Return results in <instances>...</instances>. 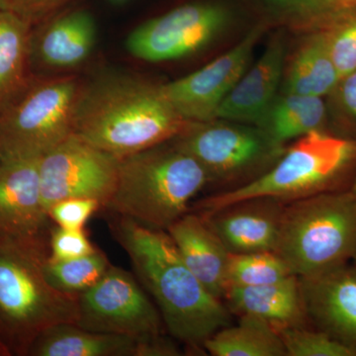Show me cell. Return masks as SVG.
<instances>
[{
  "instance_id": "obj_9",
  "label": "cell",
  "mask_w": 356,
  "mask_h": 356,
  "mask_svg": "<svg viewBox=\"0 0 356 356\" xmlns=\"http://www.w3.org/2000/svg\"><path fill=\"white\" fill-rule=\"evenodd\" d=\"M76 325L145 341L163 334V318L135 277L110 266L102 280L77 296Z\"/></svg>"
},
{
  "instance_id": "obj_35",
  "label": "cell",
  "mask_w": 356,
  "mask_h": 356,
  "mask_svg": "<svg viewBox=\"0 0 356 356\" xmlns=\"http://www.w3.org/2000/svg\"><path fill=\"white\" fill-rule=\"evenodd\" d=\"M112 4H115V6H123V4L127 3L130 0H109Z\"/></svg>"
},
{
  "instance_id": "obj_26",
  "label": "cell",
  "mask_w": 356,
  "mask_h": 356,
  "mask_svg": "<svg viewBox=\"0 0 356 356\" xmlns=\"http://www.w3.org/2000/svg\"><path fill=\"white\" fill-rule=\"evenodd\" d=\"M291 275L294 274L286 262L273 250L247 254L231 252L227 270V290L232 287L270 284Z\"/></svg>"
},
{
  "instance_id": "obj_28",
  "label": "cell",
  "mask_w": 356,
  "mask_h": 356,
  "mask_svg": "<svg viewBox=\"0 0 356 356\" xmlns=\"http://www.w3.org/2000/svg\"><path fill=\"white\" fill-rule=\"evenodd\" d=\"M286 356H356V350L317 329L304 327L280 330Z\"/></svg>"
},
{
  "instance_id": "obj_31",
  "label": "cell",
  "mask_w": 356,
  "mask_h": 356,
  "mask_svg": "<svg viewBox=\"0 0 356 356\" xmlns=\"http://www.w3.org/2000/svg\"><path fill=\"white\" fill-rule=\"evenodd\" d=\"M275 13L289 17L325 22L343 4L336 0H261Z\"/></svg>"
},
{
  "instance_id": "obj_13",
  "label": "cell",
  "mask_w": 356,
  "mask_h": 356,
  "mask_svg": "<svg viewBox=\"0 0 356 356\" xmlns=\"http://www.w3.org/2000/svg\"><path fill=\"white\" fill-rule=\"evenodd\" d=\"M39 159L0 156V238L49 245L51 220L42 204Z\"/></svg>"
},
{
  "instance_id": "obj_5",
  "label": "cell",
  "mask_w": 356,
  "mask_h": 356,
  "mask_svg": "<svg viewBox=\"0 0 356 356\" xmlns=\"http://www.w3.org/2000/svg\"><path fill=\"white\" fill-rule=\"evenodd\" d=\"M356 168V140L325 131L297 139L266 172L252 181L214 194L198 204L200 214L254 198L290 203L325 192L344 191Z\"/></svg>"
},
{
  "instance_id": "obj_27",
  "label": "cell",
  "mask_w": 356,
  "mask_h": 356,
  "mask_svg": "<svg viewBox=\"0 0 356 356\" xmlns=\"http://www.w3.org/2000/svg\"><path fill=\"white\" fill-rule=\"evenodd\" d=\"M325 26L332 62L343 77L356 70V4L339 7Z\"/></svg>"
},
{
  "instance_id": "obj_34",
  "label": "cell",
  "mask_w": 356,
  "mask_h": 356,
  "mask_svg": "<svg viewBox=\"0 0 356 356\" xmlns=\"http://www.w3.org/2000/svg\"><path fill=\"white\" fill-rule=\"evenodd\" d=\"M337 2H339V4H343V6H353V4H356V0H336Z\"/></svg>"
},
{
  "instance_id": "obj_14",
  "label": "cell",
  "mask_w": 356,
  "mask_h": 356,
  "mask_svg": "<svg viewBox=\"0 0 356 356\" xmlns=\"http://www.w3.org/2000/svg\"><path fill=\"white\" fill-rule=\"evenodd\" d=\"M306 316L316 329L356 350V264L299 277Z\"/></svg>"
},
{
  "instance_id": "obj_23",
  "label": "cell",
  "mask_w": 356,
  "mask_h": 356,
  "mask_svg": "<svg viewBox=\"0 0 356 356\" xmlns=\"http://www.w3.org/2000/svg\"><path fill=\"white\" fill-rule=\"evenodd\" d=\"M203 348L213 356H286L280 332L264 321L242 316L208 337Z\"/></svg>"
},
{
  "instance_id": "obj_37",
  "label": "cell",
  "mask_w": 356,
  "mask_h": 356,
  "mask_svg": "<svg viewBox=\"0 0 356 356\" xmlns=\"http://www.w3.org/2000/svg\"><path fill=\"white\" fill-rule=\"evenodd\" d=\"M350 191H353V193H355L356 195V177L355 180H353V184H351Z\"/></svg>"
},
{
  "instance_id": "obj_36",
  "label": "cell",
  "mask_w": 356,
  "mask_h": 356,
  "mask_svg": "<svg viewBox=\"0 0 356 356\" xmlns=\"http://www.w3.org/2000/svg\"><path fill=\"white\" fill-rule=\"evenodd\" d=\"M6 8H9L8 3H7V0H0V10Z\"/></svg>"
},
{
  "instance_id": "obj_24",
  "label": "cell",
  "mask_w": 356,
  "mask_h": 356,
  "mask_svg": "<svg viewBox=\"0 0 356 356\" xmlns=\"http://www.w3.org/2000/svg\"><path fill=\"white\" fill-rule=\"evenodd\" d=\"M27 26L15 10H0V112L10 105L24 83Z\"/></svg>"
},
{
  "instance_id": "obj_33",
  "label": "cell",
  "mask_w": 356,
  "mask_h": 356,
  "mask_svg": "<svg viewBox=\"0 0 356 356\" xmlns=\"http://www.w3.org/2000/svg\"><path fill=\"white\" fill-rule=\"evenodd\" d=\"M65 0H17L18 7L28 14L46 13L60 6Z\"/></svg>"
},
{
  "instance_id": "obj_15",
  "label": "cell",
  "mask_w": 356,
  "mask_h": 356,
  "mask_svg": "<svg viewBox=\"0 0 356 356\" xmlns=\"http://www.w3.org/2000/svg\"><path fill=\"white\" fill-rule=\"evenodd\" d=\"M286 203L254 198L200 214L232 254L274 252Z\"/></svg>"
},
{
  "instance_id": "obj_19",
  "label": "cell",
  "mask_w": 356,
  "mask_h": 356,
  "mask_svg": "<svg viewBox=\"0 0 356 356\" xmlns=\"http://www.w3.org/2000/svg\"><path fill=\"white\" fill-rule=\"evenodd\" d=\"M139 341L121 334L88 331L72 323L49 327L30 346L34 356H138Z\"/></svg>"
},
{
  "instance_id": "obj_11",
  "label": "cell",
  "mask_w": 356,
  "mask_h": 356,
  "mask_svg": "<svg viewBox=\"0 0 356 356\" xmlns=\"http://www.w3.org/2000/svg\"><path fill=\"white\" fill-rule=\"evenodd\" d=\"M119 163L120 159L72 134L39 159L44 210L69 198L96 199L104 208L113 194Z\"/></svg>"
},
{
  "instance_id": "obj_22",
  "label": "cell",
  "mask_w": 356,
  "mask_h": 356,
  "mask_svg": "<svg viewBox=\"0 0 356 356\" xmlns=\"http://www.w3.org/2000/svg\"><path fill=\"white\" fill-rule=\"evenodd\" d=\"M339 79L323 30L297 51L288 70L285 92L323 97L334 90Z\"/></svg>"
},
{
  "instance_id": "obj_2",
  "label": "cell",
  "mask_w": 356,
  "mask_h": 356,
  "mask_svg": "<svg viewBox=\"0 0 356 356\" xmlns=\"http://www.w3.org/2000/svg\"><path fill=\"white\" fill-rule=\"evenodd\" d=\"M191 123L166 102L159 86L115 76L81 89L72 134L121 159L175 139Z\"/></svg>"
},
{
  "instance_id": "obj_6",
  "label": "cell",
  "mask_w": 356,
  "mask_h": 356,
  "mask_svg": "<svg viewBox=\"0 0 356 356\" xmlns=\"http://www.w3.org/2000/svg\"><path fill=\"white\" fill-rule=\"evenodd\" d=\"M274 252L298 277L353 261L355 194L344 189L286 203Z\"/></svg>"
},
{
  "instance_id": "obj_16",
  "label": "cell",
  "mask_w": 356,
  "mask_h": 356,
  "mask_svg": "<svg viewBox=\"0 0 356 356\" xmlns=\"http://www.w3.org/2000/svg\"><path fill=\"white\" fill-rule=\"evenodd\" d=\"M166 233L189 270L211 294L224 299L231 252L205 218L186 213L173 222Z\"/></svg>"
},
{
  "instance_id": "obj_18",
  "label": "cell",
  "mask_w": 356,
  "mask_h": 356,
  "mask_svg": "<svg viewBox=\"0 0 356 356\" xmlns=\"http://www.w3.org/2000/svg\"><path fill=\"white\" fill-rule=\"evenodd\" d=\"M224 299L231 313L259 318L277 331L304 327L308 321L296 275L261 286L229 288Z\"/></svg>"
},
{
  "instance_id": "obj_7",
  "label": "cell",
  "mask_w": 356,
  "mask_h": 356,
  "mask_svg": "<svg viewBox=\"0 0 356 356\" xmlns=\"http://www.w3.org/2000/svg\"><path fill=\"white\" fill-rule=\"evenodd\" d=\"M81 89L72 77L40 84L0 115V156L41 158L72 135Z\"/></svg>"
},
{
  "instance_id": "obj_20",
  "label": "cell",
  "mask_w": 356,
  "mask_h": 356,
  "mask_svg": "<svg viewBox=\"0 0 356 356\" xmlns=\"http://www.w3.org/2000/svg\"><path fill=\"white\" fill-rule=\"evenodd\" d=\"M97 30L95 18L86 10L72 11L51 22L40 41V57L55 69L81 65L92 53Z\"/></svg>"
},
{
  "instance_id": "obj_3",
  "label": "cell",
  "mask_w": 356,
  "mask_h": 356,
  "mask_svg": "<svg viewBox=\"0 0 356 356\" xmlns=\"http://www.w3.org/2000/svg\"><path fill=\"white\" fill-rule=\"evenodd\" d=\"M168 143L120 159L105 209L161 231L188 213L192 199L210 184V175L192 154Z\"/></svg>"
},
{
  "instance_id": "obj_21",
  "label": "cell",
  "mask_w": 356,
  "mask_h": 356,
  "mask_svg": "<svg viewBox=\"0 0 356 356\" xmlns=\"http://www.w3.org/2000/svg\"><path fill=\"white\" fill-rule=\"evenodd\" d=\"M327 107L318 96L286 93L274 100L259 128L273 143L283 147L290 140L299 139L315 131H324Z\"/></svg>"
},
{
  "instance_id": "obj_4",
  "label": "cell",
  "mask_w": 356,
  "mask_h": 356,
  "mask_svg": "<svg viewBox=\"0 0 356 356\" xmlns=\"http://www.w3.org/2000/svg\"><path fill=\"white\" fill-rule=\"evenodd\" d=\"M48 243L0 238V348L28 353L49 327L76 324L77 297L51 286L44 277Z\"/></svg>"
},
{
  "instance_id": "obj_25",
  "label": "cell",
  "mask_w": 356,
  "mask_h": 356,
  "mask_svg": "<svg viewBox=\"0 0 356 356\" xmlns=\"http://www.w3.org/2000/svg\"><path fill=\"white\" fill-rule=\"evenodd\" d=\"M110 266L106 255L96 250L92 254L67 261H51L47 257L44 274L51 287L77 297L102 280Z\"/></svg>"
},
{
  "instance_id": "obj_38",
  "label": "cell",
  "mask_w": 356,
  "mask_h": 356,
  "mask_svg": "<svg viewBox=\"0 0 356 356\" xmlns=\"http://www.w3.org/2000/svg\"><path fill=\"white\" fill-rule=\"evenodd\" d=\"M353 262H355V264H356V255H355V259H353Z\"/></svg>"
},
{
  "instance_id": "obj_10",
  "label": "cell",
  "mask_w": 356,
  "mask_h": 356,
  "mask_svg": "<svg viewBox=\"0 0 356 356\" xmlns=\"http://www.w3.org/2000/svg\"><path fill=\"white\" fill-rule=\"evenodd\" d=\"M231 19V10L222 2H191L143 23L129 35L126 47L145 62L178 60L208 46Z\"/></svg>"
},
{
  "instance_id": "obj_8",
  "label": "cell",
  "mask_w": 356,
  "mask_h": 356,
  "mask_svg": "<svg viewBox=\"0 0 356 356\" xmlns=\"http://www.w3.org/2000/svg\"><path fill=\"white\" fill-rule=\"evenodd\" d=\"M173 140L206 168L211 182L238 181L284 153L261 129L229 122L191 123Z\"/></svg>"
},
{
  "instance_id": "obj_32",
  "label": "cell",
  "mask_w": 356,
  "mask_h": 356,
  "mask_svg": "<svg viewBox=\"0 0 356 356\" xmlns=\"http://www.w3.org/2000/svg\"><path fill=\"white\" fill-rule=\"evenodd\" d=\"M330 95H334L337 116L346 132L343 138L356 140V70L341 77Z\"/></svg>"
},
{
  "instance_id": "obj_29",
  "label": "cell",
  "mask_w": 356,
  "mask_h": 356,
  "mask_svg": "<svg viewBox=\"0 0 356 356\" xmlns=\"http://www.w3.org/2000/svg\"><path fill=\"white\" fill-rule=\"evenodd\" d=\"M96 248L91 243L83 229L60 228L51 229L49 234V257L51 261H67L95 252Z\"/></svg>"
},
{
  "instance_id": "obj_1",
  "label": "cell",
  "mask_w": 356,
  "mask_h": 356,
  "mask_svg": "<svg viewBox=\"0 0 356 356\" xmlns=\"http://www.w3.org/2000/svg\"><path fill=\"white\" fill-rule=\"evenodd\" d=\"M112 233L152 295L170 336L194 348L231 325V311L185 266L166 231L117 216Z\"/></svg>"
},
{
  "instance_id": "obj_30",
  "label": "cell",
  "mask_w": 356,
  "mask_h": 356,
  "mask_svg": "<svg viewBox=\"0 0 356 356\" xmlns=\"http://www.w3.org/2000/svg\"><path fill=\"white\" fill-rule=\"evenodd\" d=\"M99 208H102V203L96 199L69 198L53 204L47 213L51 221L60 228L83 229Z\"/></svg>"
},
{
  "instance_id": "obj_17",
  "label": "cell",
  "mask_w": 356,
  "mask_h": 356,
  "mask_svg": "<svg viewBox=\"0 0 356 356\" xmlns=\"http://www.w3.org/2000/svg\"><path fill=\"white\" fill-rule=\"evenodd\" d=\"M284 55V43L276 37L257 64L229 91L218 109L216 119L259 126L275 100Z\"/></svg>"
},
{
  "instance_id": "obj_12",
  "label": "cell",
  "mask_w": 356,
  "mask_h": 356,
  "mask_svg": "<svg viewBox=\"0 0 356 356\" xmlns=\"http://www.w3.org/2000/svg\"><path fill=\"white\" fill-rule=\"evenodd\" d=\"M264 25L250 30L234 48L188 76L159 86L161 95L184 120L205 123L216 113L232 88L245 74Z\"/></svg>"
}]
</instances>
